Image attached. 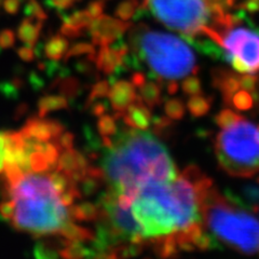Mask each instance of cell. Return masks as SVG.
Masks as SVG:
<instances>
[{
    "mask_svg": "<svg viewBox=\"0 0 259 259\" xmlns=\"http://www.w3.org/2000/svg\"><path fill=\"white\" fill-rule=\"evenodd\" d=\"M110 148L105 149L102 169L108 190L135 198L149 181H171L177 167L165 146L157 137L127 126L116 134Z\"/></svg>",
    "mask_w": 259,
    "mask_h": 259,
    "instance_id": "cell-1",
    "label": "cell"
},
{
    "mask_svg": "<svg viewBox=\"0 0 259 259\" xmlns=\"http://www.w3.org/2000/svg\"><path fill=\"white\" fill-rule=\"evenodd\" d=\"M200 193L181 174L173 181H149L137 190L132 213L145 239L157 238L201 222Z\"/></svg>",
    "mask_w": 259,
    "mask_h": 259,
    "instance_id": "cell-2",
    "label": "cell"
},
{
    "mask_svg": "<svg viewBox=\"0 0 259 259\" xmlns=\"http://www.w3.org/2000/svg\"><path fill=\"white\" fill-rule=\"evenodd\" d=\"M2 191L4 199L13 202L10 223L20 232L34 238L54 236L65 223L71 221L49 174L25 173L14 182L2 183Z\"/></svg>",
    "mask_w": 259,
    "mask_h": 259,
    "instance_id": "cell-3",
    "label": "cell"
},
{
    "mask_svg": "<svg viewBox=\"0 0 259 259\" xmlns=\"http://www.w3.org/2000/svg\"><path fill=\"white\" fill-rule=\"evenodd\" d=\"M205 228L225 245L244 255L259 254V220L229 191L208 188L200 199Z\"/></svg>",
    "mask_w": 259,
    "mask_h": 259,
    "instance_id": "cell-4",
    "label": "cell"
},
{
    "mask_svg": "<svg viewBox=\"0 0 259 259\" xmlns=\"http://www.w3.org/2000/svg\"><path fill=\"white\" fill-rule=\"evenodd\" d=\"M128 41L131 52L150 69V79L161 85L164 80H177L189 74H198L196 55L180 37L142 24L130 32Z\"/></svg>",
    "mask_w": 259,
    "mask_h": 259,
    "instance_id": "cell-5",
    "label": "cell"
},
{
    "mask_svg": "<svg viewBox=\"0 0 259 259\" xmlns=\"http://www.w3.org/2000/svg\"><path fill=\"white\" fill-rule=\"evenodd\" d=\"M215 153L218 165L232 177H253L259 172V130L243 118L217 134Z\"/></svg>",
    "mask_w": 259,
    "mask_h": 259,
    "instance_id": "cell-6",
    "label": "cell"
},
{
    "mask_svg": "<svg viewBox=\"0 0 259 259\" xmlns=\"http://www.w3.org/2000/svg\"><path fill=\"white\" fill-rule=\"evenodd\" d=\"M142 9H148L160 23L183 37L202 35L213 18L206 0H143Z\"/></svg>",
    "mask_w": 259,
    "mask_h": 259,
    "instance_id": "cell-7",
    "label": "cell"
},
{
    "mask_svg": "<svg viewBox=\"0 0 259 259\" xmlns=\"http://www.w3.org/2000/svg\"><path fill=\"white\" fill-rule=\"evenodd\" d=\"M220 46L248 67L250 74L259 71V34L243 26H232L221 34Z\"/></svg>",
    "mask_w": 259,
    "mask_h": 259,
    "instance_id": "cell-8",
    "label": "cell"
},
{
    "mask_svg": "<svg viewBox=\"0 0 259 259\" xmlns=\"http://www.w3.org/2000/svg\"><path fill=\"white\" fill-rule=\"evenodd\" d=\"M131 24L116 16L102 14L93 19L88 32L90 34L94 46H110L131 29Z\"/></svg>",
    "mask_w": 259,
    "mask_h": 259,
    "instance_id": "cell-9",
    "label": "cell"
},
{
    "mask_svg": "<svg viewBox=\"0 0 259 259\" xmlns=\"http://www.w3.org/2000/svg\"><path fill=\"white\" fill-rule=\"evenodd\" d=\"M21 132L37 141H54L64 132V126L55 120L35 117L26 121Z\"/></svg>",
    "mask_w": 259,
    "mask_h": 259,
    "instance_id": "cell-10",
    "label": "cell"
},
{
    "mask_svg": "<svg viewBox=\"0 0 259 259\" xmlns=\"http://www.w3.org/2000/svg\"><path fill=\"white\" fill-rule=\"evenodd\" d=\"M135 87L132 82L126 80L113 81L110 85V90L108 93V99L112 109L116 111V119H120L121 113L124 112L125 109L137 99Z\"/></svg>",
    "mask_w": 259,
    "mask_h": 259,
    "instance_id": "cell-11",
    "label": "cell"
},
{
    "mask_svg": "<svg viewBox=\"0 0 259 259\" xmlns=\"http://www.w3.org/2000/svg\"><path fill=\"white\" fill-rule=\"evenodd\" d=\"M212 84L222 93L227 106H231L232 96L241 89L240 76L227 68L216 67L212 70Z\"/></svg>",
    "mask_w": 259,
    "mask_h": 259,
    "instance_id": "cell-12",
    "label": "cell"
},
{
    "mask_svg": "<svg viewBox=\"0 0 259 259\" xmlns=\"http://www.w3.org/2000/svg\"><path fill=\"white\" fill-rule=\"evenodd\" d=\"M120 118L130 127L139 131H147L151 125V109L146 106L140 96H137V99L130 105L125 111L121 113Z\"/></svg>",
    "mask_w": 259,
    "mask_h": 259,
    "instance_id": "cell-13",
    "label": "cell"
},
{
    "mask_svg": "<svg viewBox=\"0 0 259 259\" xmlns=\"http://www.w3.org/2000/svg\"><path fill=\"white\" fill-rule=\"evenodd\" d=\"M44 26V21L26 16L18 28V37L23 44L28 47L36 46Z\"/></svg>",
    "mask_w": 259,
    "mask_h": 259,
    "instance_id": "cell-14",
    "label": "cell"
},
{
    "mask_svg": "<svg viewBox=\"0 0 259 259\" xmlns=\"http://www.w3.org/2000/svg\"><path fill=\"white\" fill-rule=\"evenodd\" d=\"M59 236L68 241H79L87 243L94 240L95 233L82 226L76 225L74 221H68L62 226V228L59 231Z\"/></svg>",
    "mask_w": 259,
    "mask_h": 259,
    "instance_id": "cell-15",
    "label": "cell"
},
{
    "mask_svg": "<svg viewBox=\"0 0 259 259\" xmlns=\"http://www.w3.org/2000/svg\"><path fill=\"white\" fill-rule=\"evenodd\" d=\"M68 212L71 221L78 222H96L100 216L99 204L84 201L77 205H70Z\"/></svg>",
    "mask_w": 259,
    "mask_h": 259,
    "instance_id": "cell-16",
    "label": "cell"
},
{
    "mask_svg": "<svg viewBox=\"0 0 259 259\" xmlns=\"http://www.w3.org/2000/svg\"><path fill=\"white\" fill-rule=\"evenodd\" d=\"M69 49V41L63 35H55L48 40L45 45V55L48 60L59 62L64 59Z\"/></svg>",
    "mask_w": 259,
    "mask_h": 259,
    "instance_id": "cell-17",
    "label": "cell"
},
{
    "mask_svg": "<svg viewBox=\"0 0 259 259\" xmlns=\"http://www.w3.org/2000/svg\"><path fill=\"white\" fill-rule=\"evenodd\" d=\"M140 97L146 106L150 109L155 108L162 103L161 84L157 81H146V82L139 88Z\"/></svg>",
    "mask_w": 259,
    "mask_h": 259,
    "instance_id": "cell-18",
    "label": "cell"
},
{
    "mask_svg": "<svg viewBox=\"0 0 259 259\" xmlns=\"http://www.w3.org/2000/svg\"><path fill=\"white\" fill-rule=\"evenodd\" d=\"M68 100L63 95H45L38 101V117H46L49 112L66 109Z\"/></svg>",
    "mask_w": 259,
    "mask_h": 259,
    "instance_id": "cell-19",
    "label": "cell"
},
{
    "mask_svg": "<svg viewBox=\"0 0 259 259\" xmlns=\"http://www.w3.org/2000/svg\"><path fill=\"white\" fill-rule=\"evenodd\" d=\"M60 256L66 259H80L90 257L94 258L92 247H87L84 242L67 241L66 244L60 250Z\"/></svg>",
    "mask_w": 259,
    "mask_h": 259,
    "instance_id": "cell-20",
    "label": "cell"
},
{
    "mask_svg": "<svg viewBox=\"0 0 259 259\" xmlns=\"http://www.w3.org/2000/svg\"><path fill=\"white\" fill-rule=\"evenodd\" d=\"M51 88L56 89L61 93V95L65 96L66 99H75L80 93L81 84L77 78L64 76L56 78L54 82L51 84Z\"/></svg>",
    "mask_w": 259,
    "mask_h": 259,
    "instance_id": "cell-21",
    "label": "cell"
},
{
    "mask_svg": "<svg viewBox=\"0 0 259 259\" xmlns=\"http://www.w3.org/2000/svg\"><path fill=\"white\" fill-rule=\"evenodd\" d=\"M213 99L209 96H204L203 94H198L190 96L187 102V109L190 115L194 118H200L207 115L210 107H212Z\"/></svg>",
    "mask_w": 259,
    "mask_h": 259,
    "instance_id": "cell-22",
    "label": "cell"
},
{
    "mask_svg": "<svg viewBox=\"0 0 259 259\" xmlns=\"http://www.w3.org/2000/svg\"><path fill=\"white\" fill-rule=\"evenodd\" d=\"M105 184V178L102 176L87 174L84 178L78 184L79 190L82 197H92L99 191Z\"/></svg>",
    "mask_w": 259,
    "mask_h": 259,
    "instance_id": "cell-23",
    "label": "cell"
},
{
    "mask_svg": "<svg viewBox=\"0 0 259 259\" xmlns=\"http://www.w3.org/2000/svg\"><path fill=\"white\" fill-rule=\"evenodd\" d=\"M96 126L102 139H112V136H116L118 133L116 117L107 115V113L99 117Z\"/></svg>",
    "mask_w": 259,
    "mask_h": 259,
    "instance_id": "cell-24",
    "label": "cell"
},
{
    "mask_svg": "<svg viewBox=\"0 0 259 259\" xmlns=\"http://www.w3.org/2000/svg\"><path fill=\"white\" fill-rule=\"evenodd\" d=\"M173 121L174 120L168 117H152V132L161 139H167L173 134Z\"/></svg>",
    "mask_w": 259,
    "mask_h": 259,
    "instance_id": "cell-25",
    "label": "cell"
},
{
    "mask_svg": "<svg viewBox=\"0 0 259 259\" xmlns=\"http://www.w3.org/2000/svg\"><path fill=\"white\" fill-rule=\"evenodd\" d=\"M139 8V0H122L117 5L113 15L120 20L128 22L136 14Z\"/></svg>",
    "mask_w": 259,
    "mask_h": 259,
    "instance_id": "cell-26",
    "label": "cell"
},
{
    "mask_svg": "<svg viewBox=\"0 0 259 259\" xmlns=\"http://www.w3.org/2000/svg\"><path fill=\"white\" fill-rule=\"evenodd\" d=\"M92 18L87 12V10H78L72 12L67 18H64V22H66L70 25L77 27L78 29L82 31H88L89 27H90V24L92 22Z\"/></svg>",
    "mask_w": 259,
    "mask_h": 259,
    "instance_id": "cell-27",
    "label": "cell"
},
{
    "mask_svg": "<svg viewBox=\"0 0 259 259\" xmlns=\"http://www.w3.org/2000/svg\"><path fill=\"white\" fill-rule=\"evenodd\" d=\"M254 101L255 100L252 93L246 90H241V91L239 90L232 96L231 106H233L238 110L245 111V110H249L254 106Z\"/></svg>",
    "mask_w": 259,
    "mask_h": 259,
    "instance_id": "cell-28",
    "label": "cell"
},
{
    "mask_svg": "<svg viewBox=\"0 0 259 259\" xmlns=\"http://www.w3.org/2000/svg\"><path fill=\"white\" fill-rule=\"evenodd\" d=\"M110 82L109 80H99L92 87L90 94L88 96V100L85 102V107L88 108L90 105L100 99L104 97H108V93L110 90Z\"/></svg>",
    "mask_w": 259,
    "mask_h": 259,
    "instance_id": "cell-29",
    "label": "cell"
},
{
    "mask_svg": "<svg viewBox=\"0 0 259 259\" xmlns=\"http://www.w3.org/2000/svg\"><path fill=\"white\" fill-rule=\"evenodd\" d=\"M95 46L90 42H77L69 47L68 51L66 52L64 56V62L66 63L71 58H75V56H82V55H95Z\"/></svg>",
    "mask_w": 259,
    "mask_h": 259,
    "instance_id": "cell-30",
    "label": "cell"
},
{
    "mask_svg": "<svg viewBox=\"0 0 259 259\" xmlns=\"http://www.w3.org/2000/svg\"><path fill=\"white\" fill-rule=\"evenodd\" d=\"M165 115L174 121H180L184 118L186 113L185 104L180 99L167 100L164 104Z\"/></svg>",
    "mask_w": 259,
    "mask_h": 259,
    "instance_id": "cell-31",
    "label": "cell"
},
{
    "mask_svg": "<svg viewBox=\"0 0 259 259\" xmlns=\"http://www.w3.org/2000/svg\"><path fill=\"white\" fill-rule=\"evenodd\" d=\"M243 116L238 115L231 109H223L215 116V122L221 128H227L233 124H236L238 121L242 120Z\"/></svg>",
    "mask_w": 259,
    "mask_h": 259,
    "instance_id": "cell-32",
    "label": "cell"
},
{
    "mask_svg": "<svg viewBox=\"0 0 259 259\" xmlns=\"http://www.w3.org/2000/svg\"><path fill=\"white\" fill-rule=\"evenodd\" d=\"M183 92L188 95L193 96L202 93V85L200 79L196 76V74H191V76L185 78L182 82Z\"/></svg>",
    "mask_w": 259,
    "mask_h": 259,
    "instance_id": "cell-33",
    "label": "cell"
},
{
    "mask_svg": "<svg viewBox=\"0 0 259 259\" xmlns=\"http://www.w3.org/2000/svg\"><path fill=\"white\" fill-rule=\"evenodd\" d=\"M24 13L26 14V16H31V18L38 19L40 21H46L48 19V14L37 0H27Z\"/></svg>",
    "mask_w": 259,
    "mask_h": 259,
    "instance_id": "cell-34",
    "label": "cell"
},
{
    "mask_svg": "<svg viewBox=\"0 0 259 259\" xmlns=\"http://www.w3.org/2000/svg\"><path fill=\"white\" fill-rule=\"evenodd\" d=\"M245 199L249 202V208L254 212H258L259 209V186L250 185L243 189Z\"/></svg>",
    "mask_w": 259,
    "mask_h": 259,
    "instance_id": "cell-35",
    "label": "cell"
},
{
    "mask_svg": "<svg viewBox=\"0 0 259 259\" xmlns=\"http://www.w3.org/2000/svg\"><path fill=\"white\" fill-rule=\"evenodd\" d=\"M259 82V79L256 76H253L250 74H242L240 76V84L241 89L246 90L248 92H255L257 91V85Z\"/></svg>",
    "mask_w": 259,
    "mask_h": 259,
    "instance_id": "cell-36",
    "label": "cell"
},
{
    "mask_svg": "<svg viewBox=\"0 0 259 259\" xmlns=\"http://www.w3.org/2000/svg\"><path fill=\"white\" fill-rule=\"evenodd\" d=\"M105 6H106V2L105 0H93L87 7V12L90 14L92 19H96L101 16L105 10Z\"/></svg>",
    "mask_w": 259,
    "mask_h": 259,
    "instance_id": "cell-37",
    "label": "cell"
},
{
    "mask_svg": "<svg viewBox=\"0 0 259 259\" xmlns=\"http://www.w3.org/2000/svg\"><path fill=\"white\" fill-rule=\"evenodd\" d=\"M60 34L63 35L64 37H66V38L75 39V38H79L81 36H83L84 31L80 30L77 27L72 26V25H70V24L63 21V24H62V26L60 28Z\"/></svg>",
    "mask_w": 259,
    "mask_h": 259,
    "instance_id": "cell-38",
    "label": "cell"
},
{
    "mask_svg": "<svg viewBox=\"0 0 259 259\" xmlns=\"http://www.w3.org/2000/svg\"><path fill=\"white\" fill-rule=\"evenodd\" d=\"M8 140H9V132H0V173L4 171L5 167Z\"/></svg>",
    "mask_w": 259,
    "mask_h": 259,
    "instance_id": "cell-39",
    "label": "cell"
},
{
    "mask_svg": "<svg viewBox=\"0 0 259 259\" xmlns=\"http://www.w3.org/2000/svg\"><path fill=\"white\" fill-rule=\"evenodd\" d=\"M14 212V205L13 202L10 199H4L0 203V216L3 220L10 222Z\"/></svg>",
    "mask_w": 259,
    "mask_h": 259,
    "instance_id": "cell-40",
    "label": "cell"
},
{
    "mask_svg": "<svg viewBox=\"0 0 259 259\" xmlns=\"http://www.w3.org/2000/svg\"><path fill=\"white\" fill-rule=\"evenodd\" d=\"M55 141L63 150L70 149V148H74L75 135L71 132H63Z\"/></svg>",
    "mask_w": 259,
    "mask_h": 259,
    "instance_id": "cell-41",
    "label": "cell"
},
{
    "mask_svg": "<svg viewBox=\"0 0 259 259\" xmlns=\"http://www.w3.org/2000/svg\"><path fill=\"white\" fill-rule=\"evenodd\" d=\"M15 44V35L11 29H4L0 31V47L9 49Z\"/></svg>",
    "mask_w": 259,
    "mask_h": 259,
    "instance_id": "cell-42",
    "label": "cell"
},
{
    "mask_svg": "<svg viewBox=\"0 0 259 259\" xmlns=\"http://www.w3.org/2000/svg\"><path fill=\"white\" fill-rule=\"evenodd\" d=\"M22 0H3V8L4 10L8 13L14 15L20 11Z\"/></svg>",
    "mask_w": 259,
    "mask_h": 259,
    "instance_id": "cell-43",
    "label": "cell"
},
{
    "mask_svg": "<svg viewBox=\"0 0 259 259\" xmlns=\"http://www.w3.org/2000/svg\"><path fill=\"white\" fill-rule=\"evenodd\" d=\"M89 109L91 110V113L93 116H96V117H101L102 115H104V113L107 112V109H108V106L106 103H103V102H93L90 106L88 107Z\"/></svg>",
    "mask_w": 259,
    "mask_h": 259,
    "instance_id": "cell-44",
    "label": "cell"
},
{
    "mask_svg": "<svg viewBox=\"0 0 259 259\" xmlns=\"http://www.w3.org/2000/svg\"><path fill=\"white\" fill-rule=\"evenodd\" d=\"M18 54L20 59L25 62H31L35 59V51L32 50V47H21L18 49Z\"/></svg>",
    "mask_w": 259,
    "mask_h": 259,
    "instance_id": "cell-45",
    "label": "cell"
},
{
    "mask_svg": "<svg viewBox=\"0 0 259 259\" xmlns=\"http://www.w3.org/2000/svg\"><path fill=\"white\" fill-rule=\"evenodd\" d=\"M51 5L58 10H66L77 3L76 0H50Z\"/></svg>",
    "mask_w": 259,
    "mask_h": 259,
    "instance_id": "cell-46",
    "label": "cell"
},
{
    "mask_svg": "<svg viewBox=\"0 0 259 259\" xmlns=\"http://www.w3.org/2000/svg\"><path fill=\"white\" fill-rule=\"evenodd\" d=\"M146 81H147V78H146V75L142 71L137 70V71L133 72L132 76H131V82L137 89L142 87L146 82Z\"/></svg>",
    "mask_w": 259,
    "mask_h": 259,
    "instance_id": "cell-47",
    "label": "cell"
},
{
    "mask_svg": "<svg viewBox=\"0 0 259 259\" xmlns=\"http://www.w3.org/2000/svg\"><path fill=\"white\" fill-rule=\"evenodd\" d=\"M166 90L169 95H174L178 91V83L175 80H168L166 83Z\"/></svg>",
    "mask_w": 259,
    "mask_h": 259,
    "instance_id": "cell-48",
    "label": "cell"
},
{
    "mask_svg": "<svg viewBox=\"0 0 259 259\" xmlns=\"http://www.w3.org/2000/svg\"><path fill=\"white\" fill-rule=\"evenodd\" d=\"M234 2H236V0H228V5L232 6L234 4ZM257 2H258V0H257Z\"/></svg>",
    "mask_w": 259,
    "mask_h": 259,
    "instance_id": "cell-49",
    "label": "cell"
},
{
    "mask_svg": "<svg viewBox=\"0 0 259 259\" xmlns=\"http://www.w3.org/2000/svg\"><path fill=\"white\" fill-rule=\"evenodd\" d=\"M258 130H259V126H258Z\"/></svg>",
    "mask_w": 259,
    "mask_h": 259,
    "instance_id": "cell-50",
    "label": "cell"
}]
</instances>
